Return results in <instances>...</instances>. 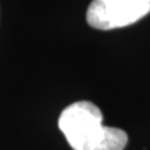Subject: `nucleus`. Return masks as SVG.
<instances>
[{"label":"nucleus","instance_id":"obj_1","mask_svg":"<svg viewBox=\"0 0 150 150\" xmlns=\"http://www.w3.org/2000/svg\"><path fill=\"white\" fill-rule=\"evenodd\" d=\"M58 125L74 150H124L128 144L124 130L103 125L101 110L90 101L67 106Z\"/></svg>","mask_w":150,"mask_h":150},{"label":"nucleus","instance_id":"obj_2","mask_svg":"<svg viewBox=\"0 0 150 150\" xmlns=\"http://www.w3.org/2000/svg\"><path fill=\"white\" fill-rule=\"evenodd\" d=\"M150 13V0H93L86 21L94 29L111 30L139 21Z\"/></svg>","mask_w":150,"mask_h":150}]
</instances>
